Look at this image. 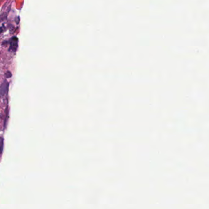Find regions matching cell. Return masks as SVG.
Returning <instances> with one entry per match:
<instances>
[]
</instances>
